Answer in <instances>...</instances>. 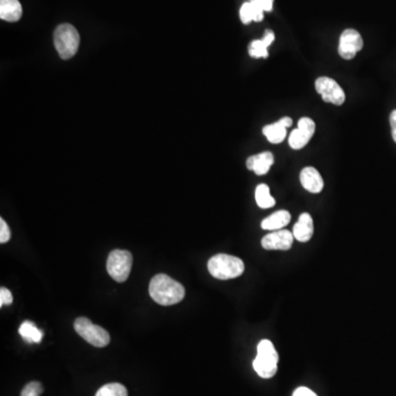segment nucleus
Wrapping results in <instances>:
<instances>
[{
    "label": "nucleus",
    "instance_id": "nucleus-15",
    "mask_svg": "<svg viewBox=\"0 0 396 396\" xmlns=\"http://www.w3.org/2000/svg\"><path fill=\"white\" fill-rule=\"evenodd\" d=\"M22 16V6L19 0H0V18L8 22L18 21Z\"/></svg>",
    "mask_w": 396,
    "mask_h": 396
},
{
    "label": "nucleus",
    "instance_id": "nucleus-5",
    "mask_svg": "<svg viewBox=\"0 0 396 396\" xmlns=\"http://www.w3.org/2000/svg\"><path fill=\"white\" fill-rule=\"evenodd\" d=\"M74 329L84 341L97 348L106 347L110 343V335L98 325L93 324L86 317H80L74 322Z\"/></svg>",
    "mask_w": 396,
    "mask_h": 396
},
{
    "label": "nucleus",
    "instance_id": "nucleus-12",
    "mask_svg": "<svg viewBox=\"0 0 396 396\" xmlns=\"http://www.w3.org/2000/svg\"><path fill=\"white\" fill-rule=\"evenodd\" d=\"M274 163L271 152H264L260 155H252L247 160L248 170L253 171L257 175H264L269 172Z\"/></svg>",
    "mask_w": 396,
    "mask_h": 396
},
{
    "label": "nucleus",
    "instance_id": "nucleus-21",
    "mask_svg": "<svg viewBox=\"0 0 396 396\" xmlns=\"http://www.w3.org/2000/svg\"><path fill=\"white\" fill-rule=\"evenodd\" d=\"M95 396H128L127 388L120 383H110L101 386Z\"/></svg>",
    "mask_w": 396,
    "mask_h": 396
},
{
    "label": "nucleus",
    "instance_id": "nucleus-9",
    "mask_svg": "<svg viewBox=\"0 0 396 396\" xmlns=\"http://www.w3.org/2000/svg\"><path fill=\"white\" fill-rule=\"evenodd\" d=\"M314 121L311 118H302L298 121V129L293 130L289 138V144L291 148L294 150H300L306 144H309L311 137L314 136L315 133Z\"/></svg>",
    "mask_w": 396,
    "mask_h": 396
},
{
    "label": "nucleus",
    "instance_id": "nucleus-7",
    "mask_svg": "<svg viewBox=\"0 0 396 396\" xmlns=\"http://www.w3.org/2000/svg\"><path fill=\"white\" fill-rule=\"evenodd\" d=\"M315 86H316L317 93L322 96V101H326V103L336 105V106H341L346 101L345 92L333 78H317Z\"/></svg>",
    "mask_w": 396,
    "mask_h": 396
},
{
    "label": "nucleus",
    "instance_id": "nucleus-2",
    "mask_svg": "<svg viewBox=\"0 0 396 396\" xmlns=\"http://www.w3.org/2000/svg\"><path fill=\"white\" fill-rule=\"evenodd\" d=\"M207 266L209 273L218 279H234L245 271V264L241 259L223 253L210 258Z\"/></svg>",
    "mask_w": 396,
    "mask_h": 396
},
{
    "label": "nucleus",
    "instance_id": "nucleus-8",
    "mask_svg": "<svg viewBox=\"0 0 396 396\" xmlns=\"http://www.w3.org/2000/svg\"><path fill=\"white\" fill-rule=\"evenodd\" d=\"M363 48L361 35L356 30L347 29L343 32L339 39V55L345 60L354 59L356 54Z\"/></svg>",
    "mask_w": 396,
    "mask_h": 396
},
{
    "label": "nucleus",
    "instance_id": "nucleus-19",
    "mask_svg": "<svg viewBox=\"0 0 396 396\" xmlns=\"http://www.w3.org/2000/svg\"><path fill=\"white\" fill-rule=\"evenodd\" d=\"M19 334L21 335L24 341L29 343H39L42 341L43 334L40 329H37L33 322H24L19 328Z\"/></svg>",
    "mask_w": 396,
    "mask_h": 396
},
{
    "label": "nucleus",
    "instance_id": "nucleus-14",
    "mask_svg": "<svg viewBox=\"0 0 396 396\" xmlns=\"http://www.w3.org/2000/svg\"><path fill=\"white\" fill-rule=\"evenodd\" d=\"M274 39H275V35H274L273 31L266 30L264 39L255 40L250 43V46H249V54H250V56L255 58V59H261V58L266 59V58H268L269 56L268 48L271 46Z\"/></svg>",
    "mask_w": 396,
    "mask_h": 396
},
{
    "label": "nucleus",
    "instance_id": "nucleus-10",
    "mask_svg": "<svg viewBox=\"0 0 396 396\" xmlns=\"http://www.w3.org/2000/svg\"><path fill=\"white\" fill-rule=\"evenodd\" d=\"M294 236L289 230H277L266 234L262 239V247L266 250H289L292 247Z\"/></svg>",
    "mask_w": 396,
    "mask_h": 396
},
{
    "label": "nucleus",
    "instance_id": "nucleus-1",
    "mask_svg": "<svg viewBox=\"0 0 396 396\" xmlns=\"http://www.w3.org/2000/svg\"><path fill=\"white\" fill-rule=\"evenodd\" d=\"M149 293L155 303L170 306L182 302L185 296V289L166 274H157L150 282Z\"/></svg>",
    "mask_w": 396,
    "mask_h": 396
},
{
    "label": "nucleus",
    "instance_id": "nucleus-23",
    "mask_svg": "<svg viewBox=\"0 0 396 396\" xmlns=\"http://www.w3.org/2000/svg\"><path fill=\"white\" fill-rule=\"evenodd\" d=\"M10 236V229H9L8 225L3 218L0 219V242L1 243L8 242Z\"/></svg>",
    "mask_w": 396,
    "mask_h": 396
},
{
    "label": "nucleus",
    "instance_id": "nucleus-28",
    "mask_svg": "<svg viewBox=\"0 0 396 396\" xmlns=\"http://www.w3.org/2000/svg\"><path fill=\"white\" fill-rule=\"evenodd\" d=\"M279 123H282V125L284 126L286 129L287 128L291 127L293 123L292 118L290 117L282 118V119H279Z\"/></svg>",
    "mask_w": 396,
    "mask_h": 396
},
{
    "label": "nucleus",
    "instance_id": "nucleus-4",
    "mask_svg": "<svg viewBox=\"0 0 396 396\" xmlns=\"http://www.w3.org/2000/svg\"><path fill=\"white\" fill-rule=\"evenodd\" d=\"M54 46L60 58L69 60L76 54L80 46V35L72 24H60L54 31Z\"/></svg>",
    "mask_w": 396,
    "mask_h": 396
},
{
    "label": "nucleus",
    "instance_id": "nucleus-17",
    "mask_svg": "<svg viewBox=\"0 0 396 396\" xmlns=\"http://www.w3.org/2000/svg\"><path fill=\"white\" fill-rule=\"evenodd\" d=\"M264 9L259 7L253 1H248L243 3L240 8V19L245 24H250L251 21H262L264 20Z\"/></svg>",
    "mask_w": 396,
    "mask_h": 396
},
{
    "label": "nucleus",
    "instance_id": "nucleus-16",
    "mask_svg": "<svg viewBox=\"0 0 396 396\" xmlns=\"http://www.w3.org/2000/svg\"><path fill=\"white\" fill-rule=\"evenodd\" d=\"M290 221V213L286 210H279L277 213L272 214L268 218L264 219L261 223V227L264 230H279L287 226Z\"/></svg>",
    "mask_w": 396,
    "mask_h": 396
},
{
    "label": "nucleus",
    "instance_id": "nucleus-25",
    "mask_svg": "<svg viewBox=\"0 0 396 396\" xmlns=\"http://www.w3.org/2000/svg\"><path fill=\"white\" fill-rule=\"evenodd\" d=\"M250 1L257 3L264 11H272V9H273L274 0H250Z\"/></svg>",
    "mask_w": 396,
    "mask_h": 396
},
{
    "label": "nucleus",
    "instance_id": "nucleus-24",
    "mask_svg": "<svg viewBox=\"0 0 396 396\" xmlns=\"http://www.w3.org/2000/svg\"><path fill=\"white\" fill-rule=\"evenodd\" d=\"M12 301H14V298H12L10 291L8 289H5V287H1L0 289V306L3 307L5 305H10Z\"/></svg>",
    "mask_w": 396,
    "mask_h": 396
},
{
    "label": "nucleus",
    "instance_id": "nucleus-6",
    "mask_svg": "<svg viewBox=\"0 0 396 396\" xmlns=\"http://www.w3.org/2000/svg\"><path fill=\"white\" fill-rule=\"evenodd\" d=\"M132 255L127 250H114L107 260V271L116 282L123 283L130 275Z\"/></svg>",
    "mask_w": 396,
    "mask_h": 396
},
{
    "label": "nucleus",
    "instance_id": "nucleus-13",
    "mask_svg": "<svg viewBox=\"0 0 396 396\" xmlns=\"http://www.w3.org/2000/svg\"><path fill=\"white\" fill-rule=\"evenodd\" d=\"M314 234V223L311 215L307 213L302 214L293 229V236L298 241L307 242L311 240Z\"/></svg>",
    "mask_w": 396,
    "mask_h": 396
},
{
    "label": "nucleus",
    "instance_id": "nucleus-27",
    "mask_svg": "<svg viewBox=\"0 0 396 396\" xmlns=\"http://www.w3.org/2000/svg\"><path fill=\"white\" fill-rule=\"evenodd\" d=\"M390 123H391L392 137H393L394 141L396 142V110L392 112L390 116Z\"/></svg>",
    "mask_w": 396,
    "mask_h": 396
},
{
    "label": "nucleus",
    "instance_id": "nucleus-26",
    "mask_svg": "<svg viewBox=\"0 0 396 396\" xmlns=\"http://www.w3.org/2000/svg\"><path fill=\"white\" fill-rule=\"evenodd\" d=\"M293 396H317V394L309 390V388L302 386V388H296L294 393H293Z\"/></svg>",
    "mask_w": 396,
    "mask_h": 396
},
{
    "label": "nucleus",
    "instance_id": "nucleus-18",
    "mask_svg": "<svg viewBox=\"0 0 396 396\" xmlns=\"http://www.w3.org/2000/svg\"><path fill=\"white\" fill-rule=\"evenodd\" d=\"M264 135L271 144H281L284 141L285 137H286V128L277 121L272 125L266 126L264 128Z\"/></svg>",
    "mask_w": 396,
    "mask_h": 396
},
{
    "label": "nucleus",
    "instance_id": "nucleus-20",
    "mask_svg": "<svg viewBox=\"0 0 396 396\" xmlns=\"http://www.w3.org/2000/svg\"><path fill=\"white\" fill-rule=\"evenodd\" d=\"M255 200L259 207L264 208V209L273 207L275 205V200L270 194L269 187L266 184H260L255 189Z\"/></svg>",
    "mask_w": 396,
    "mask_h": 396
},
{
    "label": "nucleus",
    "instance_id": "nucleus-22",
    "mask_svg": "<svg viewBox=\"0 0 396 396\" xmlns=\"http://www.w3.org/2000/svg\"><path fill=\"white\" fill-rule=\"evenodd\" d=\"M43 392V386L39 382H30L24 386L21 391V396H41Z\"/></svg>",
    "mask_w": 396,
    "mask_h": 396
},
{
    "label": "nucleus",
    "instance_id": "nucleus-11",
    "mask_svg": "<svg viewBox=\"0 0 396 396\" xmlns=\"http://www.w3.org/2000/svg\"><path fill=\"white\" fill-rule=\"evenodd\" d=\"M300 180L304 189L314 194H318L324 189V180L318 171L311 166H307L302 170Z\"/></svg>",
    "mask_w": 396,
    "mask_h": 396
},
{
    "label": "nucleus",
    "instance_id": "nucleus-3",
    "mask_svg": "<svg viewBox=\"0 0 396 396\" xmlns=\"http://www.w3.org/2000/svg\"><path fill=\"white\" fill-rule=\"evenodd\" d=\"M279 354L270 341H261L258 345V354L253 361V369L259 377L270 379L275 375L277 371Z\"/></svg>",
    "mask_w": 396,
    "mask_h": 396
}]
</instances>
